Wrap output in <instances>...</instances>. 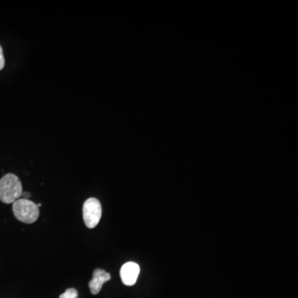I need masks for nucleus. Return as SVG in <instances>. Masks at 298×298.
I'll return each instance as SVG.
<instances>
[{
    "mask_svg": "<svg viewBox=\"0 0 298 298\" xmlns=\"http://www.w3.org/2000/svg\"><path fill=\"white\" fill-rule=\"evenodd\" d=\"M5 66L4 56L2 52V46H0V70H2Z\"/></svg>",
    "mask_w": 298,
    "mask_h": 298,
    "instance_id": "nucleus-7",
    "label": "nucleus"
},
{
    "mask_svg": "<svg viewBox=\"0 0 298 298\" xmlns=\"http://www.w3.org/2000/svg\"><path fill=\"white\" fill-rule=\"evenodd\" d=\"M78 292L75 289H66L64 294H61L59 298H77Z\"/></svg>",
    "mask_w": 298,
    "mask_h": 298,
    "instance_id": "nucleus-6",
    "label": "nucleus"
},
{
    "mask_svg": "<svg viewBox=\"0 0 298 298\" xmlns=\"http://www.w3.org/2000/svg\"><path fill=\"white\" fill-rule=\"evenodd\" d=\"M22 199L29 200L30 197H31V193H28V192H22Z\"/></svg>",
    "mask_w": 298,
    "mask_h": 298,
    "instance_id": "nucleus-8",
    "label": "nucleus"
},
{
    "mask_svg": "<svg viewBox=\"0 0 298 298\" xmlns=\"http://www.w3.org/2000/svg\"><path fill=\"white\" fill-rule=\"evenodd\" d=\"M140 273V267L134 262L124 264L120 269V278L122 282L126 286H133L138 280Z\"/></svg>",
    "mask_w": 298,
    "mask_h": 298,
    "instance_id": "nucleus-4",
    "label": "nucleus"
},
{
    "mask_svg": "<svg viewBox=\"0 0 298 298\" xmlns=\"http://www.w3.org/2000/svg\"><path fill=\"white\" fill-rule=\"evenodd\" d=\"M111 276L109 273H106L104 269H96L93 272V279L89 283L90 292L93 295H96L101 291L102 287L104 283L109 281Z\"/></svg>",
    "mask_w": 298,
    "mask_h": 298,
    "instance_id": "nucleus-5",
    "label": "nucleus"
},
{
    "mask_svg": "<svg viewBox=\"0 0 298 298\" xmlns=\"http://www.w3.org/2000/svg\"><path fill=\"white\" fill-rule=\"evenodd\" d=\"M36 206H37V207H38V208H39V207H41V204H40V203H39V204H36Z\"/></svg>",
    "mask_w": 298,
    "mask_h": 298,
    "instance_id": "nucleus-9",
    "label": "nucleus"
},
{
    "mask_svg": "<svg viewBox=\"0 0 298 298\" xmlns=\"http://www.w3.org/2000/svg\"><path fill=\"white\" fill-rule=\"evenodd\" d=\"M12 212L16 219L23 223H35L39 217V208L33 201L20 198L12 203Z\"/></svg>",
    "mask_w": 298,
    "mask_h": 298,
    "instance_id": "nucleus-2",
    "label": "nucleus"
},
{
    "mask_svg": "<svg viewBox=\"0 0 298 298\" xmlns=\"http://www.w3.org/2000/svg\"><path fill=\"white\" fill-rule=\"evenodd\" d=\"M102 216V206L99 200L89 198L83 206V219L89 229L95 228L99 224Z\"/></svg>",
    "mask_w": 298,
    "mask_h": 298,
    "instance_id": "nucleus-3",
    "label": "nucleus"
},
{
    "mask_svg": "<svg viewBox=\"0 0 298 298\" xmlns=\"http://www.w3.org/2000/svg\"><path fill=\"white\" fill-rule=\"evenodd\" d=\"M22 182L16 175H5L0 179V201L5 204L13 203L22 194Z\"/></svg>",
    "mask_w": 298,
    "mask_h": 298,
    "instance_id": "nucleus-1",
    "label": "nucleus"
}]
</instances>
